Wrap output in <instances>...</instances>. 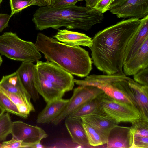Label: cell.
Returning <instances> with one entry per match:
<instances>
[{
    "label": "cell",
    "instance_id": "cell-1",
    "mask_svg": "<svg viewBox=\"0 0 148 148\" xmlns=\"http://www.w3.org/2000/svg\"><path fill=\"white\" fill-rule=\"evenodd\" d=\"M141 19L123 20L99 31L90 48L94 65L104 74L121 73L127 44Z\"/></svg>",
    "mask_w": 148,
    "mask_h": 148
},
{
    "label": "cell",
    "instance_id": "cell-2",
    "mask_svg": "<svg viewBox=\"0 0 148 148\" xmlns=\"http://www.w3.org/2000/svg\"><path fill=\"white\" fill-rule=\"evenodd\" d=\"M104 18L103 13L94 7L75 5L61 8L44 6L36 10L32 20L38 30L49 28L58 29L64 27L87 31L101 22Z\"/></svg>",
    "mask_w": 148,
    "mask_h": 148
},
{
    "label": "cell",
    "instance_id": "cell-3",
    "mask_svg": "<svg viewBox=\"0 0 148 148\" xmlns=\"http://www.w3.org/2000/svg\"><path fill=\"white\" fill-rule=\"evenodd\" d=\"M35 45L47 61L53 62L71 74L83 77L92 69L88 51L79 46H73L39 33Z\"/></svg>",
    "mask_w": 148,
    "mask_h": 148
},
{
    "label": "cell",
    "instance_id": "cell-4",
    "mask_svg": "<svg viewBox=\"0 0 148 148\" xmlns=\"http://www.w3.org/2000/svg\"><path fill=\"white\" fill-rule=\"evenodd\" d=\"M34 75L36 89L46 102L62 97L74 86L72 74L53 62L37 60Z\"/></svg>",
    "mask_w": 148,
    "mask_h": 148
},
{
    "label": "cell",
    "instance_id": "cell-5",
    "mask_svg": "<svg viewBox=\"0 0 148 148\" xmlns=\"http://www.w3.org/2000/svg\"><path fill=\"white\" fill-rule=\"evenodd\" d=\"M0 53L10 59L25 62H34L42 57L34 43L21 39L12 32L0 36Z\"/></svg>",
    "mask_w": 148,
    "mask_h": 148
},
{
    "label": "cell",
    "instance_id": "cell-6",
    "mask_svg": "<svg viewBox=\"0 0 148 148\" xmlns=\"http://www.w3.org/2000/svg\"><path fill=\"white\" fill-rule=\"evenodd\" d=\"M96 99L99 109L114 119L118 123L129 122L133 125L145 120L136 107L114 99L104 92Z\"/></svg>",
    "mask_w": 148,
    "mask_h": 148
},
{
    "label": "cell",
    "instance_id": "cell-7",
    "mask_svg": "<svg viewBox=\"0 0 148 148\" xmlns=\"http://www.w3.org/2000/svg\"><path fill=\"white\" fill-rule=\"evenodd\" d=\"M103 92L94 86H79L75 88L73 95L62 111L51 122L56 125L82 106L96 99Z\"/></svg>",
    "mask_w": 148,
    "mask_h": 148
},
{
    "label": "cell",
    "instance_id": "cell-8",
    "mask_svg": "<svg viewBox=\"0 0 148 148\" xmlns=\"http://www.w3.org/2000/svg\"><path fill=\"white\" fill-rule=\"evenodd\" d=\"M117 85L131 99L144 119L148 121V86L128 77L118 82Z\"/></svg>",
    "mask_w": 148,
    "mask_h": 148
},
{
    "label": "cell",
    "instance_id": "cell-9",
    "mask_svg": "<svg viewBox=\"0 0 148 148\" xmlns=\"http://www.w3.org/2000/svg\"><path fill=\"white\" fill-rule=\"evenodd\" d=\"M81 119L82 123L90 126L98 134L103 145L107 143L110 131L118 123L99 109L93 113L82 117Z\"/></svg>",
    "mask_w": 148,
    "mask_h": 148
},
{
    "label": "cell",
    "instance_id": "cell-10",
    "mask_svg": "<svg viewBox=\"0 0 148 148\" xmlns=\"http://www.w3.org/2000/svg\"><path fill=\"white\" fill-rule=\"evenodd\" d=\"M10 134L15 138L29 144L41 141L48 136L41 127L21 121L12 122Z\"/></svg>",
    "mask_w": 148,
    "mask_h": 148
},
{
    "label": "cell",
    "instance_id": "cell-11",
    "mask_svg": "<svg viewBox=\"0 0 148 148\" xmlns=\"http://www.w3.org/2000/svg\"><path fill=\"white\" fill-rule=\"evenodd\" d=\"M110 11L119 18H143L148 15V0H127Z\"/></svg>",
    "mask_w": 148,
    "mask_h": 148
},
{
    "label": "cell",
    "instance_id": "cell-12",
    "mask_svg": "<svg viewBox=\"0 0 148 148\" xmlns=\"http://www.w3.org/2000/svg\"><path fill=\"white\" fill-rule=\"evenodd\" d=\"M0 90L21 99L29 106L34 107L30 95L23 86L16 72L3 76L0 81Z\"/></svg>",
    "mask_w": 148,
    "mask_h": 148
},
{
    "label": "cell",
    "instance_id": "cell-13",
    "mask_svg": "<svg viewBox=\"0 0 148 148\" xmlns=\"http://www.w3.org/2000/svg\"><path fill=\"white\" fill-rule=\"evenodd\" d=\"M141 20L139 27L127 44L125 52L123 64L130 60L148 38V15Z\"/></svg>",
    "mask_w": 148,
    "mask_h": 148
},
{
    "label": "cell",
    "instance_id": "cell-14",
    "mask_svg": "<svg viewBox=\"0 0 148 148\" xmlns=\"http://www.w3.org/2000/svg\"><path fill=\"white\" fill-rule=\"evenodd\" d=\"M133 140L130 127L117 125L110 131L106 144V147L131 148Z\"/></svg>",
    "mask_w": 148,
    "mask_h": 148
},
{
    "label": "cell",
    "instance_id": "cell-15",
    "mask_svg": "<svg viewBox=\"0 0 148 148\" xmlns=\"http://www.w3.org/2000/svg\"><path fill=\"white\" fill-rule=\"evenodd\" d=\"M148 67V38L130 60L123 64V73L134 75L141 69Z\"/></svg>",
    "mask_w": 148,
    "mask_h": 148
},
{
    "label": "cell",
    "instance_id": "cell-16",
    "mask_svg": "<svg viewBox=\"0 0 148 148\" xmlns=\"http://www.w3.org/2000/svg\"><path fill=\"white\" fill-rule=\"evenodd\" d=\"M35 65L32 62H22L16 71L23 86L30 95L31 99L36 102L39 95L34 84V69Z\"/></svg>",
    "mask_w": 148,
    "mask_h": 148
},
{
    "label": "cell",
    "instance_id": "cell-17",
    "mask_svg": "<svg viewBox=\"0 0 148 148\" xmlns=\"http://www.w3.org/2000/svg\"><path fill=\"white\" fill-rule=\"evenodd\" d=\"M81 119L65 118V125L74 143L83 147H92L89 144Z\"/></svg>",
    "mask_w": 148,
    "mask_h": 148
},
{
    "label": "cell",
    "instance_id": "cell-18",
    "mask_svg": "<svg viewBox=\"0 0 148 148\" xmlns=\"http://www.w3.org/2000/svg\"><path fill=\"white\" fill-rule=\"evenodd\" d=\"M54 36L57 40L71 46H83L90 48L92 43V38L83 33L66 29L59 30Z\"/></svg>",
    "mask_w": 148,
    "mask_h": 148
},
{
    "label": "cell",
    "instance_id": "cell-19",
    "mask_svg": "<svg viewBox=\"0 0 148 148\" xmlns=\"http://www.w3.org/2000/svg\"><path fill=\"white\" fill-rule=\"evenodd\" d=\"M69 99L62 98L47 103L45 107L39 114L37 123H49L57 117L65 108Z\"/></svg>",
    "mask_w": 148,
    "mask_h": 148
},
{
    "label": "cell",
    "instance_id": "cell-20",
    "mask_svg": "<svg viewBox=\"0 0 148 148\" xmlns=\"http://www.w3.org/2000/svg\"><path fill=\"white\" fill-rule=\"evenodd\" d=\"M96 98L84 104L68 117L73 119H81L84 116L90 114L98 110Z\"/></svg>",
    "mask_w": 148,
    "mask_h": 148
},
{
    "label": "cell",
    "instance_id": "cell-21",
    "mask_svg": "<svg viewBox=\"0 0 148 148\" xmlns=\"http://www.w3.org/2000/svg\"><path fill=\"white\" fill-rule=\"evenodd\" d=\"M12 122L9 112L0 116V141H4L11 133Z\"/></svg>",
    "mask_w": 148,
    "mask_h": 148
},
{
    "label": "cell",
    "instance_id": "cell-22",
    "mask_svg": "<svg viewBox=\"0 0 148 148\" xmlns=\"http://www.w3.org/2000/svg\"><path fill=\"white\" fill-rule=\"evenodd\" d=\"M0 106L5 111L22 118L17 106L11 99L0 90Z\"/></svg>",
    "mask_w": 148,
    "mask_h": 148
},
{
    "label": "cell",
    "instance_id": "cell-23",
    "mask_svg": "<svg viewBox=\"0 0 148 148\" xmlns=\"http://www.w3.org/2000/svg\"><path fill=\"white\" fill-rule=\"evenodd\" d=\"M82 125L90 146L96 147L103 145L100 136L93 128L83 123Z\"/></svg>",
    "mask_w": 148,
    "mask_h": 148
},
{
    "label": "cell",
    "instance_id": "cell-24",
    "mask_svg": "<svg viewBox=\"0 0 148 148\" xmlns=\"http://www.w3.org/2000/svg\"><path fill=\"white\" fill-rule=\"evenodd\" d=\"M10 3L11 10L10 14L11 16L15 13L29 6H38L36 0H10Z\"/></svg>",
    "mask_w": 148,
    "mask_h": 148
},
{
    "label": "cell",
    "instance_id": "cell-25",
    "mask_svg": "<svg viewBox=\"0 0 148 148\" xmlns=\"http://www.w3.org/2000/svg\"><path fill=\"white\" fill-rule=\"evenodd\" d=\"M130 130L133 136L148 137V121L142 120L132 125Z\"/></svg>",
    "mask_w": 148,
    "mask_h": 148
},
{
    "label": "cell",
    "instance_id": "cell-26",
    "mask_svg": "<svg viewBox=\"0 0 148 148\" xmlns=\"http://www.w3.org/2000/svg\"><path fill=\"white\" fill-rule=\"evenodd\" d=\"M148 68L142 69L134 75V80L138 83L148 86Z\"/></svg>",
    "mask_w": 148,
    "mask_h": 148
},
{
    "label": "cell",
    "instance_id": "cell-27",
    "mask_svg": "<svg viewBox=\"0 0 148 148\" xmlns=\"http://www.w3.org/2000/svg\"><path fill=\"white\" fill-rule=\"evenodd\" d=\"M133 137L131 148H148V137L137 136Z\"/></svg>",
    "mask_w": 148,
    "mask_h": 148
},
{
    "label": "cell",
    "instance_id": "cell-28",
    "mask_svg": "<svg viewBox=\"0 0 148 148\" xmlns=\"http://www.w3.org/2000/svg\"><path fill=\"white\" fill-rule=\"evenodd\" d=\"M23 141L12 137L10 140L3 141L0 143V148H21Z\"/></svg>",
    "mask_w": 148,
    "mask_h": 148
},
{
    "label": "cell",
    "instance_id": "cell-29",
    "mask_svg": "<svg viewBox=\"0 0 148 148\" xmlns=\"http://www.w3.org/2000/svg\"><path fill=\"white\" fill-rule=\"evenodd\" d=\"M86 0H56L54 6L56 8H61L75 5L78 1Z\"/></svg>",
    "mask_w": 148,
    "mask_h": 148
},
{
    "label": "cell",
    "instance_id": "cell-30",
    "mask_svg": "<svg viewBox=\"0 0 148 148\" xmlns=\"http://www.w3.org/2000/svg\"><path fill=\"white\" fill-rule=\"evenodd\" d=\"M11 17L7 14H0V33L8 26Z\"/></svg>",
    "mask_w": 148,
    "mask_h": 148
},
{
    "label": "cell",
    "instance_id": "cell-31",
    "mask_svg": "<svg viewBox=\"0 0 148 148\" xmlns=\"http://www.w3.org/2000/svg\"><path fill=\"white\" fill-rule=\"evenodd\" d=\"M127 0H110L108 6L105 9L104 13L111 9L122 5Z\"/></svg>",
    "mask_w": 148,
    "mask_h": 148
},
{
    "label": "cell",
    "instance_id": "cell-32",
    "mask_svg": "<svg viewBox=\"0 0 148 148\" xmlns=\"http://www.w3.org/2000/svg\"><path fill=\"white\" fill-rule=\"evenodd\" d=\"M110 0H98L94 7L102 13L109 4Z\"/></svg>",
    "mask_w": 148,
    "mask_h": 148
},
{
    "label": "cell",
    "instance_id": "cell-33",
    "mask_svg": "<svg viewBox=\"0 0 148 148\" xmlns=\"http://www.w3.org/2000/svg\"><path fill=\"white\" fill-rule=\"evenodd\" d=\"M40 7L49 6L53 7L56 0H38Z\"/></svg>",
    "mask_w": 148,
    "mask_h": 148
},
{
    "label": "cell",
    "instance_id": "cell-34",
    "mask_svg": "<svg viewBox=\"0 0 148 148\" xmlns=\"http://www.w3.org/2000/svg\"><path fill=\"white\" fill-rule=\"evenodd\" d=\"M97 0H86V6L90 7H94Z\"/></svg>",
    "mask_w": 148,
    "mask_h": 148
},
{
    "label": "cell",
    "instance_id": "cell-35",
    "mask_svg": "<svg viewBox=\"0 0 148 148\" xmlns=\"http://www.w3.org/2000/svg\"><path fill=\"white\" fill-rule=\"evenodd\" d=\"M5 111L0 106V116L3 114Z\"/></svg>",
    "mask_w": 148,
    "mask_h": 148
},
{
    "label": "cell",
    "instance_id": "cell-36",
    "mask_svg": "<svg viewBox=\"0 0 148 148\" xmlns=\"http://www.w3.org/2000/svg\"><path fill=\"white\" fill-rule=\"evenodd\" d=\"M3 59L1 57V55H0V67L3 62Z\"/></svg>",
    "mask_w": 148,
    "mask_h": 148
},
{
    "label": "cell",
    "instance_id": "cell-37",
    "mask_svg": "<svg viewBox=\"0 0 148 148\" xmlns=\"http://www.w3.org/2000/svg\"><path fill=\"white\" fill-rule=\"evenodd\" d=\"M2 1V0H0V6L1 4V3Z\"/></svg>",
    "mask_w": 148,
    "mask_h": 148
},
{
    "label": "cell",
    "instance_id": "cell-38",
    "mask_svg": "<svg viewBox=\"0 0 148 148\" xmlns=\"http://www.w3.org/2000/svg\"></svg>",
    "mask_w": 148,
    "mask_h": 148
}]
</instances>
